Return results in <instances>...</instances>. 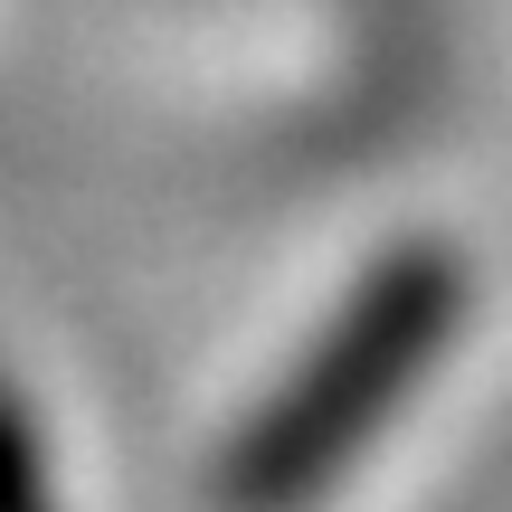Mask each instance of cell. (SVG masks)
Returning <instances> with one entry per match:
<instances>
[{
	"instance_id": "1",
	"label": "cell",
	"mask_w": 512,
	"mask_h": 512,
	"mask_svg": "<svg viewBox=\"0 0 512 512\" xmlns=\"http://www.w3.org/2000/svg\"><path fill=\"white\" fill-rule=\"evenodd\" d=\"M418 351H427V313L408 304V294H399V304H380V313H361V332H351V342L247 437L238 475H228V503H238V512H285V503H304L313 484L361 446V427L380 418V399L418 370Z\"/></svg>"
}]
</instances>
